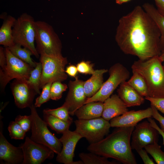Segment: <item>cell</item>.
Returning a JSON list of instances; mask_svg holds the SVG:
<instances>
[{"mask_svg":"<svg viewBox=\"0 0 164 164\" xmlns=\"http://www.w3.org/2000/svg\"><path fill=\"white\" fill-rule=\"evenodd\" d=\"M152 115V109L150 107L143 110L128 111L120 116L112 119L110 123L112 127L135 126L139 121L151 117Z\"/></svg>","mask_w":164,"mask_h":164,"instance_id":"obj_17","label":"cell"},{"mask_svg":"<svg viewBox=\"0 0 164 164\" xmlns=\"http://www.w3.org/2000/svg\"><path fill=\"white\" fill-rule=\"evenodd\" d=\"M16 19L9 15L5 18L0 28V44L5 47L14 45V43L12 35V28Z\"/></svg>","mask_w":164,"mask_h":164,"instance_id":"obj_22","label":"cell"},{"mask_svg":"<svg viewBox=\"0 0 164 164\" xmlns=\"http://www.w3.org/2000/svg\"><path fill=\"white\" fill-rule=\"evenodd\" d=\"M22 46L20 44L15 43L14 45L7 47L13 55L34 68L37 62L34 61L31 58V56L33 55L32 52L27 48Z\"/></svg>","mask_w":164,"mask_h":164,"instance_id":"obj_24","label":"cell"},{"mask_svg":"<svg viewBox=\"0 0 164 164\" xmlns=\"http://www.w3.org/2000/svg\"><path fill=\"white\" fill-rule=\"evenodd\" d=\"M43 114L52 115L65 121L72 123L73 118L70 117L67 108L62 105L56 108H47L43 110Z\"/></svg>","mask_w":164,"mask_h":164,"instance_id":"obj_29","label":"cell"},{"mask_svg":"<svg viewBox=\"0 0 164 164\" xmlns=\"http://www.w3.org/2000/svg\"><path fill=\"white\" fill-rule=\"evenodd\" d=\"M109 77L98 91L92 97L87 98L85 104L91 102L103 103L111 96L114 90L122 82L126 81L130 77L127 69L120 63H117L108 70Z\"/></svg>","mask_w":164,"mask_h":164,"instance_id":"obj_9","label":"cell"},{"mask_svg":"<svg viewBox=\"0 0 164 164\" xmlns=\"http://www.w3.org/2000/svg\"><path fill=\"white\" fill-rule=\"evenodd\" d=\"M145 99L149 101L151 105L164 114V97L155 98L148 96L145 97Z\"/></svg>","mask_w":164,"mask_h":164,"instance_id":"obj_36","label":"cell"},{"mask_svg":"<svg viewBox=\"0 0 164 164\" xmlns=\"http://www.w3.org/2000/svg\"><path fill=\"white\" fill-rule=\"evenodd\" d=\"M82 136L76 131L69 129L62 134L60 138L62 147L60 152L57 154L56 160L59 163L65 164H84L81 161H73L75 147Z\"/></svg>","mask_w":164,"mask_h":164,"instance_id":"obj_13","label":"cell"},{"mask_svg":"<svg viewBox=\"0 0 164 164\" xmlns=\"http://www.w3.org/2000/svg\"><path fill=\"white\" fill-rule=\"evenodd\" d=\"M118 95L127 107L140 106L144 103L145 98L127 81L121 83L117 90Z\"/></svg>","mask_w":164,"mask_h":164,"instance_id":"obj_19","label":"cell"},{"mask_svg":"<svg viewBox=\"0 0 164 164\" xmlns=\"http://www.w3.org/2000/svg\"><path fill=\"white\" fill-rule=\"evenodd\" d=\"M108 71L105 69L95 70L91 77L84 82V87L86 96L90 98L100 89L103 82V75Z\"/></svg>","mask_w":164,"mask_h":164,"instance_id":"obj_21","label":"cell"},{"mask_svg":"<svg viewBox=\"0 0 164 164\" xmlns=\"http://www.w3.org/2000/svg\"><path fill=\"white\" fill-rule=\"evenodd\" d=\"M151 107L152 110V117L159 121L161 129L164 132V117L159 114L155 107L151 105Z\"/></svg>","mask_w":164,"mask_h":164,"instance_id":"obj_37","label":"cell"},{"mask_svg":"<svg viewBox=\"0 0 164 164\" xmlns=\"http://www.w3.org/2000/svg\"><path fill=\"white\" fill-rule=\"evenodd\" d=\"M148 121L150 122L151 126L154 127L158 131L159 133L161 135L163 138V144L164 145V132L158 126L154 120L151 117L147 118Z\"/></svg>","mask_w":164,"mask_h":164,"instance_id":"obj_41","label":"cell"},{"mask_svg":"<svg viewBox=\"0 0 164 164\" xmlns=\"http://www.w3.org/2000/svg\"><path fill=\"white\" fill-rule=\"evenodd\" d=\"M11 89L15 104L20 108H30L37 94L27 80L25 79H15L11 85Z\"/></svg>","mask_w":164,"mask_h":164,"instance_id":"obj_15","label":"cell"},{"mask_svg":"<svg viewBox=\"0 0 164 164\" xmlns=\"http://www.w3.org/2000/svg\"><path fill=\"white\" fill-rule=\"evenodd\" d=\"M103 103L93 101L86 103L80 108L74 114L78 119H91L102 116L103 110Z\"/></svg>","mask_w":164,"mask_h":164,"instance_id":"obj_20","label":"cell"},{"mask_svg":"<svg viewBox=\"0 0 164 164\" xmlns=\"http://www.w3.org/2000/svg\"><path fill=\"white\" fill-rule=\"evenodd\" d=\"M44 121L52 129L62 133L69 129L71 123L65 121L52 115L44 114Z\"/></svg>","mask_w":164,"mask_h":164,"instance_id":"obj_25","label":"cell"},{"mask_svg":"<svg viewBox=\"0 0 164 164\" xmlns=\"http://www.w3.org/2000/svg\"><path fill=\"white\" fill-rule=\"evenodd\" d=\"M79 156L84 164H117V162L109 161L108 158L91 152H82Z\"/></svg>","mask_w":164,"mask_h":164,"instance_id":"obj_27","label":"cell"},{"mask_svg":"<svg viewBox=\"0 0 164 164\" xmlns=\"http://www.w3.org/2000/svg\"><path fill=\"white\" fill-rule=\"evenodd\" d=\"M61 82L56 81L52 83L50 89L51 99L57 100L60 99L63 93L67 88V85Z\"/></svg>","mask_w":164,"mask_h":164,"instance_id":"obj_32","label":"cell"},{"mask_svg":"<svg viewBox=\"0 0 164 164\" xmlns=\"http://www.w3.org/2000/svg\"><path fill=\"white\" fill-rule=\"evenodd\" d=\"M40 62L42 64L40 88L49 82H62L67 78L65 67L68 63L67 58L62 55L40 54Z\"/></svg>","mask_w":164,"mask_h":164,"instance_id":"obj_7","label":"cell"},{"mask_svg":"<svg viewBox=\"0 0 164 164\" xmlns=\"http://www.w3.org/2000/svg\"><path fill=\"white\" fill-rule=\"evenodd\" d=\"M0 121V160L7 164H22L23 154L20 146L15 147L10 143L2 133V123Z\"/></svg>","mask_w":164,"mask_h":164,"instance_id":"obj_16","label":"cell"},{"mask_svg":"<svg viewBox=\"0 0 164 164\" xmlns=\"http://www.w3.org/2000/svg\"><path fill=\"white\" fill-rule=\"evenodd\" d=\"M42 70L41 62H37L36 66L31 71L29 77L27 80L29 84L39 94H40L39 90Z\"/></svg>","mask_w":164,"mask_h":164,"instance_id":"obj_28","label":"cell"},{"mask_svg":"<svg viewBox=\"0 0 164 164\" xmlns=\"http://www.w3.org/2000/svg\"><path fill=\"white\" fill-rule=\"evenodd\" d=\"M65 72L67 75L70 76L75 78L76 77L78 71L77 67L71 64L66 67Z\"/></svg>","mask_w":164,"mask_h":164,"instance_id":"obj_39","label":"cell"},{"mask_svg":"<svg viewBox=\"0 0 164 164\" xmlns=\"http://www.w3.org/2000/svg\"><path fill=\"white\" fill-rule=\"evenodd\" d=\"M32 117L30 138L34 142L46 146L58 154L61 151L62 144L60 139L48 129L46 123L39 115L33 104L30 107Z\"/></svg>","mask_w":164,"mask_h":164,"instance_id":"obj_6","label":"cell"},{"mask_svg":"<svg viewBox=\"0 0 164 164\" xmlns=\"http://www.w3.org/2000/svg\"><path fill=\"white\" fill-rule=\"evenodd\" d=\"M159 132L148 121H144L135 126L131 143L132 149H143L146 146L158 142Z\"/></svg>","mask_w":164,"mask_h":164,"instance_id":"obj_12","label":"cell"},{"mask_svg":"<svg viewBox=\"0 0 164 164\" xmlns=\"http://www.w3.org/2000/svg\"><path fill=\"white\" fill-rule=\"evenodd\" d=\"M132 75L127 81L128 84L143 97L149 96L146 84L142 76L137 72L132 71Z\"/></svg>","mask_w":164,"mask_h":164,"instance_id":"obj_26","label":"cell"},{"mask_svg":"<svg viewBox=\"0 0 164 164\" xmlns=\"http://www.w3.org/2000/svg\"><path fill=\"white\" fill-rule=\"evenodd\" d=\"M142 7L154 21L159 29L160 33V47L161 52L164 49V15L159 13L153 5L149 3H144Z\"/></svg>","mask_w":164,"mask_h":164,"instance_id":"obj_23","label":"cell"},{"mask_svg":"<svg viewBox=\"0 0 164 164\" xmlns=\"http://www.w3.org/2000/svg\"><path fill=\"white\" fill-rule=\"evenodd\" d=\"M23 154L22 164H41L54 157V152L49 147L36 143L28 137L20 146Z\"/></svg>","mask_w":164,"mask_h":164,"instance_id":"obj_11","label":"cell"},{"mask_svg":"<svg viewBox=\"0 0 164 164\" xmlns=\"http://www.w3.org/2000/svg\"><path fill=\"white\" fill-rule=\"evenodd\" d=\"M84 82L77 77L75 80H70L69 82V91L62 105L67 108L70 115H73L75 112L85 104L87 98L84 89Z\"/></svg>","mask_w":164,"mask_h":164,"instance_id":"obj_14","label":"cell"},{"mask_svg":"<svg viewBox=\"0 0 164 164\" xmlns=\"http://www.w3.org/2000/svg\"><path fill=\"white\" fill-rule=\"evenodd\" d=\"M15 121L26 132L31 129L32 117L31 115L28 116L19 115L15 118Z\"/></svg>","mask_w":164,"mask_h":164,"instance_id":"obj_34","label":"cell"},{"mask_svg":"<svg viewBox=\"0 0 164 164\" xmlns=\"http://www.w3.org/2000/svg\"><path fill=\"white\" fill-rule=\"evenodd\" d=\"M102 117L109 121L128 111L127 107L118 95L112 94L103 102Z\"/></svg>","mask_w":164,"mask_h":164,"instance_id":"obj_18","label":"cell"},{"mask_svg":"<svg viewBox=\"0 0 164 164\" xmlns=\"http://www.w3.org/2000/svg\"><path fill=\"white\" fill-rule=\"evenodd\" d=\"M135 126L118 128L111 134L87 148L90 152L114 159L124 164H136L130 140Z\"/></svg>","mask_w":164,"mask_h":164,"instance_id":"obj_2","label":"cell"},{"mask_svg":"<svg viewBox=\"0 0 164 164\" xmlns=\"http://www.w3.org/2000/svg\"><path fill=\"white\" fill-rule=\"evenodd\" d=\"M53 82H49L46 84L42 88V90L39 96L36 100L34 105L36 107H39L50 99V89Z\"/></svg>","mask_w":164,"mask_h":164,"instance_id":"obj_33","label":"cell"},{"mask_svg":"<svg viewBox=\"0 0 164 164\" xmlns=\"http://www.w3.org/2000/svg\"><path fill=\"white\" fill-rule=\"evenodd\" d=\"M75 131L91 143L98 142L109 132L110 123L102 117L74 121Z\"/></svg>","mask_w":164,"mask_h":164,"instance_id":"obj_10","label":"cell"},{"mask_svg":"<svg viewBox=\"0 0 164 164\" xmlns=\"http://www.w3.org/2000/svg\"><path fill=\"white\" fill-rule=\"evenodd\" d=\"M131 0H115L116 3L119 5H121L123 3L128 2Z\"/></svg>","mask_w":164,"mask_h":164,"instance_id":"obj_43","label":"cell"},{"mask_svg":"<svg viewBox=\"0 0 164 164\" xmlns=\"http://www.w3.org/2000/svg\"><path fill=\"white\" fill-rule=\"evenodd\" d=\"M147 153L153 158L157 164H164V152L161 149V146L155 142L144 147Z\"/></svg>","mask_w":164,"mask_h":164,"instance_id":"obj_30","label":"cell"},{"mask_svg":"<svg viewBox=\"0 0 164 164\" xmlns=\"http://www.w3.org/2000/svg\"><path fill=\"white\" fill-rule=\"evenodd\" d=\"M159 56L162 62H164V49L161 51L160 54Z\"/></svg>","mask_w":164,"mask_h":164,"instance_id":"obj_44","label":"cell"},{"mask_svg":"<svg viewBox=\"0 0 164 164\" xmlns=\"http://www.w3.org/2000/svg\"><path fill=\"white\" fill-rule=\"evenodd\" d=\"M163 67H164V62H163Z\"/></svg>","mask_w":164,"mask_h":164,"instance_id":"obj_45","label":"cell"},{"mask_svg":"<svg viewBox=\"0 0 164 164\" xmlns=\"http://www.w3.org/2000/svg\"><path fill=\"white\" fill-rule=\"evenodd\" d=\"M6 63L0 69L1 90L3 91L7 84L13 79L28 80L34 68L13 55L7 47L5 48Z\"/></svg>","mask_w":164,"mask_h":164,"instance_id":"obj_8","label":"cell"},{"mask_svg":"<svg viewBox=\"0 0 164 164\" xmlns=\"http://www.w3.org/2000/svg\"><path fill=\"white\" fill-rule=\"evenodd\" d=\"M142 159L145 164H154L152 159L148 156L147 152L143 149H140L136 150Z\"/></svg>","mask_w":164,"mask_h":164,"instance_id":"obj_38","label":"cell"},{"mask_svg":"<svg viewBox=\"0 0 164 164\" xmlns=\"http://www.w3.org/2000/svg\"><path fill=\"white\" fill-rule=\"evenodd\" d=\"M36 49L39 54L62 55V45L52 26L42 21L35 22Z\"/></svg>","mask_w":164,"mask_h":164,"instance_id":"obj_4","label":"cell"},{"mask_svg":"<svg viewBox=\"0 0 164 164\" xmlns=\"http://www.w3.org/2000/svg\"><path fill=\"white\" fill-rule=\"evenodd\" d=\"M159 56L145 60H138L131 66L132 71L138 73L147 85L149 96L164 97V68Z\"/></svg>","mask_w":164,"mask_h":164,"instance_id":"obj_3","label":"cell"},{"mask_svg":"<svg viewBox=\"0 0 164 164\" xmlns=\"http://www.w3.org/2000/svg\"><path fill=\"white\" fill-rule=\"evenodd\" d=\"M6 63V57L5 51V48L2 46L0 47V68L5 67Z\"/></svg>","mask_w":164,"mask_h":164,"instance_id":"obj_40","label":"cell"},{"mask_svg":"<svg viewBox=\"0 0 164 164\" xmlns=\"http://www.w3.org/2000/svg\"><path fill=\"white\" fill-rule=\"evenodd\" d=\"M35 21L27 13H23L15 22L12 28V35L15 43L27 48L36 58L39 57L34 44L36 35Z\"/></svg>","mask_w":164,"mask_h":164,"instance_id":"obj_5","label":"cell"},{"mask_svg":"<svg viewBox=\"0 0 164 164\" xmlns=\"http://www.w3.org/2000/svg\"><path fill=\"white\" fill-rule=\"evenodd\" d=\"M93 65L88 61H82L77 64L76 67L79 73L85 74L92 75L95 70Z\"/></svg>","mask_w":164,"mask_h":164,"instance_id":"obj_35","label":"cell"},{"mask_svg":"<svg viewBox=\"0 0 164 164\" xmlns=\"http://www.w3.org/2000/svg\"><path fill=\"white\" fill-rule=\"evenodd\" d=\"M160 33L153 19L139 5L119 20L115 41L125 54L145 60L161 53Z\"/></svg>","mask_w":164,"mask_h":164,"instance_id":"obj_1","label":"cell"},{"mask_svg":"<svg viewBox=\"0 0 164 164\" xmlns=\"http://www.w3.org/2000/svg\"><path fill=\"white\" fill-rule=\"evenodd\" d=\"M155 2L156 9L161 14L164 15V0H154Z\"/></svg>","mask_w":164,"mask_h":164,"instance_id":"obj_42","label":"cell"},{"mask_svg":"<svg viewBox=\"0 0 164 164\" xmlns=\"http://www.w3.org/2000/svg\"><path fill=\"white\" fill-rule=\"evenodd\" d=\"M8 129L11 139L21 140L24 138L26 132L16 121L10 122Z\"/></svg>","mask_w":164,"mask_h":164,"instance_id":"obj_31","label":"cell"}]
</instances>
